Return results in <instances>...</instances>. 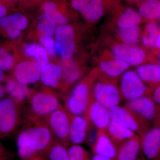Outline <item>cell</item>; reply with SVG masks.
<instances>
[{
    "mask_svg": "<svg viewBox=\"0 0 160 160\" xmlns=\"http://www.w3.org/2000/svg\"><path fill=\"white\" fill-rule=\"evenodd\" d=\"M55 140L45 119L27 117L17 138L18 154L22 160L44 155Z\"/></svg>",
    "mask_w": 160,
    "mask_h": 160,
    "instance_id": "obj_1",
    "label": "cell"
},
{
    "mask_svg": "<svg viewBox=\"0 0 160 160\" xmlns=\"http://www.w3.org/2000/svg\"><path fill=\"white\" fill-rule=\"evenodd\" d=\"M21 107L9 97L0 100V138L10 136L18 129L22 121Z\"/></svg>",
    "mask_w": 160,
    "mask_h": 160,
    "instance_id": "obj_2",
    "label": "cell"
},
{
    "mask_svg": "<svg viewBox=\"0 0 160 160\" xmlns=\"http://www.w3.org/2000/svg\"><path fill=\"white\" fill-rule=\"evenodd\" d=\"M27 116L45 119L52 112L62 106L59 99L52 92L45 90L31 93Z\"/></svg>",
    "mask_w": 160,
    "mask_h": 160,
    "instance_id": "obj_3",
    "label": "cell"
},
{
    "mask_svg": "<svg viewBox=\"0 0 160 160\" xmlns=\"http://www.w3.org/2000/svg\"><path fill=\"white\" fill-rule=\"evenodd\" d=\"M90 80L79 83L69 94L64 98L65 107L73 115H84L92 96Z\"/></svg>",
    "mask_w": 160,
    "mask_h": 160,
    "instance_id": "obj_4",
    "label": "cell"
},
{
    "mask_svg": "<svg viewBox=\"0 0 160 160\" xmlns=\"http://www.w3.org/2000/svg\"><path fill=\"white\" fill-rule=\"evenodd\" d=\"M70 118L71 114L62 105L45 119L55 140L67 147L69 146Z\"/></svg>",
    "mask_w": 160,
    "mask_h": 160,
    "instance_id": "obj_5",
    "label": "cell"
},
{
    "mask_svg": "<svg viewBox=\"0 0 160 160\" xmlns=\"http://www.w3.org/2000/svg\"><path fill=\"white\" fill-rule=\"evenodd\" d=\"M109 118L142 137L150 128L151 125L138 117L133 112L125 106H118L108 109Z\"/></svg>",
    "mask_w": 160,
    "mask_h": 160,
    "instance_id": "obj_6",
    "label": "cell"
},
{
    "mask_svg": "<svg viewBox=\"0 0 160 160\" xmlns=\"http://www.w3.org/2000/svg\"><path fill=\"white\" fill-rule=\"evenodd\" d=\"M121 95L127 102L133 101L144 96H150L148 88L133 71H126L121 79Z\"/></svg>",
    "mask_w": 160,
    "mask_h": 160,
    "instance_id": "obj_7",
    "label": "cell"
},
{
    "mask_svg": "<svg viewBox=\"0 0 160 160\" xmlns=\"http://www.w3.org/2000/svg\"><path fill=\"white\" fill-rule=\"evenodd\" d=\"M92 96L100 104L107 109L118 106L121 102V92L112 83L98 82L95 85Z\"/></svg>",
    "mask_w": 160,
    "mask_h": 160,
    "instance_id": "obj_8",
    "label": "cell"
},
{
    "mask_svg": "<svg viewBox=\"0 0 160 160\" xmlns=\"http://www.w3.org/2000/svg\"><path fill=\"white\" fill-rule=\"evenodd\" d=\"M89 126H92L97 129L107 131L110 122L108 109L92 96L84 115Z\"/></svg>",
    "mask_w": 160,
    "mask_h": 160,
    "instance_id": "obj_9",
    "label": "cell"
},
{
    "mask_svg": "<svg viewBox=\"0 0 160 160\" xmlns=\"http://www.w3.org/2000/svg\"><path fill=\"white\" fill-rule=\"evenodd\" d=\"M146 123L153 124L157 112L158 105L150 96H144L127 102L125 106Z\"/></svg>",
    "mask_w": 160,
    "mask_h": 160,
    "instance_id": "obj_10",
    "label": "cell"
},
{
    "mask_svg": "<svg viewBox=\"0 0 160 160\" xmlns=\"http://www.w3.org/2000/svg\"><path fill=\"white\" fill-rule=\"evenodd\" d=\"M56 49L63 58H70L75 50L73 29L67 25L57 27L55 30Z\"/></svg>",
    "mask_w": 160,
    "mask_h": 160,
    "instance_id": "obj_11",
    "label": "cell"
},
{
    "mask_svg": "<svg viewBox=\"0 0 160 160\" xmlns=\"http://www.w3.org/2000/svg\"><path fill=\"white\" fill-rule=\"evenodd\" d=\"M141 137L143 156L146 160H160V128L151 127Z\"/></svg>",
    "mask_w": 160,
    "mask_h": 160,
    "instance_id": "obj_12",
    "label": "cell"
},
{
    "mask_svg": "<svg viewBox=\"0 0 160 160\" xmlns=\"http://www.w3.org/2000/svg\"><path fill=\"white\" fill-rule=\"evenodd\" d=\"M41 67L36 62L24 61L18 64L13 71L14 78L23 85L37 82L40 79Z\"/></svg>",
    "mask_w": 160,
    "mask_h": 160,
    "instance_id": "obj_13",
    "label": "cell"
},
{
    "mask_svg": "<svg viewBox=\"0 0 160 160\" xmlns=\"http://www.w3.org/2000/svg\"><path fill=\"white\" fill-rule=\"evenodd\" d=\"M91 148L94 155L115 160L117 147L109 138L107 131L97 129L96 138Z\"/></svg>",
    "mask_w": 160,
    "mask_h": 160,
    "instance_id": "obj_14",
    "label": "cell"
},
{
    "mask_svg": "<svg viewBox=\"0 0 160 160\" xmlns=\"http://www.w3.org/2000/svg\"><path fill=\"white\" fill-rule=\"evenodd\" d=\"M28 25V20L21 13L6 16L0 19V28L5 31L7 36L12 39L19 37L22 30Z\"/></svg>",
    "mask_w": 160,
    "mask_h": 160,
    "instance_id": "obj_15",
    "label": "cell"
},
{
    "mask_svg": "<svg viewBox=\"0 0 160 160\" xmlns=\"http://www.w3.org/2000/svg\"><path fill=\"white\" fill-rule=\"evenodd\" d=\"M89 123L86 118L71 114L69 132V145H79L86 142L88 137Z\"/></svg>",
    "mask_w": 160,
    "mask_h": 160,
    "instance_id": "obj_16",
    "label": "cell"
},
{
    "mask_svg": "<svg viewBox=\"0 0 160 160\" xmlns=\"http://www.w3.org/2000/svg\"><path fill=\"white\" fill-rule=\"evenodd\" d=\"M112 52L117 59L132 66L141 64L146 58V53L142 49L131 45L115 46L112 49Z\"/></svg>",
    "mask_w": 160,
    "mask_h": 160,
    "instance_id": "obj_17",
    "label": "cell"
},
{
    "mask_svg": "<svg viewBox=\"0 0 160 160\" xmlns=\"http://www.w3.org/2000/svg\"><path fill=\"white\" fill-rule=\"evenodd\" d=\"M142 154L141 137L136 135L118 146L115 160H141Z\"/></svg>",
    "mask_w": 160,
    "mask_h": 160,
    "instance_id": "obj_18",
    "label": "cell"
},
{
    "mask_svg": "<svg viewBox=\"0 0 160 160\" xmlns=\"http://www.w3.org/2000/svg\"><path fill=\"white\" fill-rule=\"evenodd\" d=\"M6 93L9 98L22 106L26 101H29L32 92L26 86L21 84L12 77H7L4 86Z\"/></svg>",
    "mask_w": 160,
    "mask_h": 160,
    "instance_id": "obj_19",
    "label": "cell"
},
{
    "mask_svg": "<svg viewBox=\"0 0 160 160\" xmlns=\"http://www.w3.org/2000/svg\"><path fill=\"white\" fill-rule=\"evenodd\" d=\"M62 78V69L58 65L48 63L41 68L40 79L47 87H57Z\"/></svg>",
    "mask_w": 160,
    "mask_h": 160,
    "instance_id": "obj_20",
    "label": "cell"
},
{
    "mask_svg": "<svg viewBox=\"0 0 160 160\" xmlns=\"http://www.w3.org/2000/svg\"><path fill=\"white\" fill-rule=\"evenodd\" d=\"M107 132L117 148L126 140L138 135L130 129L111 120L107 127Z\"/></svg>",
    "mask_w": 160,
    "mask_h": 160,
    "instance_id": "obj_21",
    "label": "cell"
},
{
    "mask_svg": "<svg viewBox=\"0 0 160 160\" xmlns=\"http://www.w3.org/2000/svg\"><path fill=\"white\" fill-rule=\"evenodd\" d=\"M138 75L142 81L150 84L160 83V66L154 64L144 65L137 69Z\"/></svg>",
    "mask_w": 160,
    "mask_h": 160,
    "instance_id": "obj_22",
    "label": "cell"
},
{
    "mask_svg": "<svg viewBox=\"0 0 160 160\" xmlns=\"http://www.w3.org/2000/svg\"><path fill=\"white\" fill-rule=\"evenodd\" d=\"M129 65L118 59L108 62H103L100 64L102 71L112 77H117L129 68Z\"/></svg>",
    "mask_w": 160,
    "mask_h": 160,
    "instance_id": "obj_23",
    "label": "cell"
},
{
    "mask_svg": "<svg viewBox=\"0 0 160 160\" xmlns=\"http://www.w3.org/2000/svg\"><path fill=\"white\" fill-rule=\"evenodd\" d=\"M69 59L64 58L62 64L63 78L66 84V88L76 82L82 74L77 66Z\"/></svg>",
    "mask_w": 160,
    "mask_h": 160,
    "instance_id": "obj_24",
    "label": "cell"
},
{
    "mask_svg": "<svg viewBox=\"0 0 160 160\" xmlns=\"http://www.w3.org/2000/svg\"><path fill=\"white\" fill-rule=\"evenodd\" d=\"M68 147L59 142L55 140L44 155L45 160H69Z\"/></svg>",
    "mask_w": 160,
    "mask_h": 160,
    "instance_id": "obj_25",
    "label": "cell"
},
{
    "mask_svg": "<svg viewBox=\"0 0 160 160\" xmlns=\"http://www.w3.org/2000/svg\"><path fill=\"white\" fill-rule=\"evenodd\" d=\"M25 52L28 56L34 58L36 63L41 68L49 63L47 52L40 45L35 43L28 44L25 47Z\"/></svg>",
    "mask_w": 160,
    "mask_h": 160,
    "instance_id": "obj_26",
    "label": "cell"
},
{
    "mask_svg": "<svg viewBox=\"0 0 160 160\" xmlns=\"http://www.w3.org/2000/svg\"><path fill=\"white\" fill-rule=\"evenodd\" d=\"M140 15L147 19L160 18V1L158 0H146L138 9Z\"/></svg>",
    "mask_w": 160,
    "mask_h": 160,
    "instance_id": "obj_27",
    "label": "cell"
},
{
    "mask_svg": "<svg viewBox=\"0 0 160 160\" xmlns=\"http://www.w3.org/2000/svg\"><path fill=\"white\" fill-rule=\"evenodd\" d=\"M82 13L88 21H98L104 13L102 0H91Z\"/></svg>",
    "mask_w": 160,
    "mask_h": 160,
    "instance_id": "obj_28",
    "label": "cell"
},
{
    "mask_svg": "<svg viewBox=\"0 0 160 160\" xmlns=\"http://www.w3.org/2000/svg\"><path fill=\"white\" fill-rule=\"evenodd\" d=\"M37 28L40 37H52L56 29L54 21L46 13L41 14L39 17Z\"/></svg>",
    "mask_w": 160,
    "mask_h": 160,
    "instance_id": "obj_29",
    "label": "cell"
},
{
    "mask_svg": "<svg viewBox=\"0 0 160 160\" xmlns=\"http://www.w3.org/2000/svg\"><path fill=\"white\" fill-rule=\"evenodd\" d=\"M141 21V15L133 9H128L120 17L118 25L120 29L137 26Z\"/></svg>",
    "mask_w": 160,
    "mask_h": 160,
    "instance_id": "obj_30",
    "label": "cell"
},
{
    "mask_svg": "<svg viewBox=\"0 0 160 160\" xmlns=\"http://www.w3.org/2000/svg\"><path fill=\"white\" fill-rule=\"evenodd\" d=\"M45 13L54 21L55 24L62 26L67 22L66 18L60 12L56 4L52 1H47L43 5Z\"/></svg>",
    "mask_w": 160,
    "mask_h": 160,
    "instance_id": "obj_31",
    "label": "cell"
},
{
    "mask_svg": "<svg viewBox=\"0 0 160 160\" xmlns=\"http://www.w3.org/2000/svg\"><path fill=\"white\" fill-rule=\"evenodd\" d=\"M118 34L125 44L132 45L138 42L139 29L137 26L130 28H122L118 30Z\"/></svg>",
    "mask_w": 160,
    "mask_h": 160,
    "instance_id": "obj_32",
    "label": "cell"
},
{
    "mask_svg": "<svg viewBox=\"0 0 160 160\" xmlns=\"http://www.w3.org/2000/svg\"><path fill=\"white\" fill-rule=\"evenodd\" d=\"M159 34L158 28L156 24L154 23L147 24L146 32L142 38L143 44L149 48L155 46Z\"/></svg>",
    "mask_w": 160,
    "mask_h": 160,
    "instance_id": "obj_33",
    "label": "cell"
},
{
    "mask_svg": "<svg viewBox=\"0 0 160 160\" xmlns=\"http://www.w3.org/2000/svg\"><path fill=\"white\" fill-rule=\"evenodd\" d=\"M68 153L69 160H92L89 152L79 145L68 146Z\"/></svg>",
    "mask_w": 160,
    "mask_h": 160,
    "instance_id": "obj_34",
    "label": "cell"
},
{
    "mask_svg": "<svg viewBox=\"0 0 160 160\" xmlns=\"http://www.w3.org/2000/svg\"><path fill=\"white\" fill-rule=\"evenodd\" d=\"M14 65L13 57L6 49L0 48V69L9 71L13 69Z\"/></svg>",
    "mask_w": 160,
    "mask_h": 160,
    "instance_id": "obj_35",
    "label": "cell"
},
{
    "mask_svg": "<svg viewBox=\"0 0 160 160\" xmlns=\"http://www.w3.org/2000/svg\"><path fill=\"white\" fill-rule=\"evenodd\" d=\"M40 41L45 46L48 53L51 56H53L56 54L55 43L52 37H40Z\"/></svg>",
    "mask_w": 160,
    "mask_h": 160,
    "instance_id": "obj_36",
    "label": "cell"
},
{
    "mask_svg": "<svg viewBox=\"0 0 160 160\" xmlns=\"http://www.w3.org/2000/svg\"><path fill=\"white\" fill-rule=\"evenodd\" d=\"M90 0H72V7L82 13Z\"/></svg>",
    "mask_w": 160,
    "mask_h": 160,
    "instance_id": "obj_37",
    "label": "cell"
},
{
    "mask_svg": "<svg viewBox=\"0 0 160 160\" xmlns=\"http://www.w3.org/2000/svg\"><path fill=\"white\" fill-rule=\"evenodd\" d=\"M151 97L156 105H160V86L156 87L152 92Z\"/></svg>",
    "mask_w": 160,
    "mask_h": 160,
    "instance_id": "obj_38",
    "label": "cell"
},
{
    "mask_svg": "<svg viewBox=\"0 0 160 160\" xmlns=\"http://www.w3.org/2000/svg\"><path fill=\"white\" fill-rule=\"evenodd\" d=\"M153 126H157L160 128V105H158L156 116L153 123Z\"/></svg>",
    "mask_w": 160,
    "mask_h": 160,
    "instance_id": "obj_39",
    "label": "cell"
},
{
    "mask_svg": "<svg viewBox=\"0 0 160 160\" xmlns=\"http://www.w3.org/2000/svg\"><path fill=\"white\" fill-rule=\"evenodd\" d=\"M7 13V8L2 3L0 2V19L6 16Z\"/></svg>",
    "mask_w": 160,
    "mask_h": 160,
    "instance_id": "obj_40",
    "label": "cell"
},
{
    "mask_svg": "<svg viewBox=\"0 0 160 160\" xmlns=\"http://www.w3.org/2000/svg\"><path fill=\"white\" fill-rule=\"evenodd\" d=\"M6 153L2 146L0 143V160H6Z\"/></svg>",
    "mask_w": 160,
    "mask_h": 160,
    "instance_id": "obj_41",
    "label": "cell"
},
{
    "mask_svg": "<svg viewBox=\"0 0 160 160\" xmlns=\"http://www.w3.org/2000/svg\"><path fill=\"white\" fill-rule=\"evenodd\" d=\"M92 160H115L109 158L104 157L100 156L97 155H94L93 156L92 158Z\"/></svg>",
    "mask_w": 160,
    "mask_h": 160,
    "instance_id": "obj_42",
    "label": "cell"
},
{
    "mask_svg": "<svg viewBox=\"0 0 160 160\" xmlns=\"http://www.w3.org/2000/svg\"><path fill=\"white\" fill-rule=\"evenodd\" d=\"M7 77L6 76L4 71L0 69V82H6L7 79Z\"/></svg>",
    "mask_w": 160,
    "mask_h": 160,
    "instance_id": "obj_43",
    "label": "cell"
},
{
    "mask_svg": "<svg viewBox=\"0 0 160 160\" xmlns=\"http://www.w3.org/2000/svg\"><path fill=\"white\" fill-rule=\"evenodd\" d=\"M6 93L4 87H3L0 84V100L4 98V96H5Z\"/></svg>",
    "mask_w": 160,
    "mask_h": 160,
    "instance_id": "obj_44",
    "label": "cell"
},
{
    "mask_svg": "<svg viewBox=\"0 0 160 160\" xmlns=\"http://www.w3.org/2000/svg\"><path fill=\"white\" fill-rule=\"evenodd\" d=\"M27 160H45L44 158V156H39L36 157L32 158Z\"/></svg>",
    "mask_w": 160,
    "mask_h": 160,
    "instance_id": "obj_45",
    "label": "cell"
},
{
    "mask_svg": "<svg viewBox=\"0 0 160 160\" xmlns=\"http://www.w3.org/2000/svg\"><path fill=\"white\" fill-rule=\"evenodd\" d=\"M156 46L159 49H160V33L158 35L157 40L156 43Z\"/></svg>",
    "mask_w": 160,
    "mask_h": 160,
    "instance_id": "obj_46",
    "label": "cell"
},
{
    "mask_svg": "<svg viewBox=\"0 0 160 160\" xmlns=\"http://www.w3.org/2000/svg\"><path fill=\"white\" fill-rule=\"evenodd\" d=\"M132 2H138V1H146V0H129Z\"/></svg>",
    "mask_w": 160,
    "mask_h": 160,
    "instance_id": "obj_47",
    "label": "cell"
},
{
    "mask_svg": "<svg viewBox=\"0 0 160 160\" xmlns=\"http://www.w3.org/2000/svg\"><path fill=\"white\" fill-rule=\"evenodd\" d=\"M141 160H146V159L145 158H143Z\"/></svg>",
    "mask_w": 160,
    "mask_h": 160,
    "instance_id": "obj_48",
    "label": "cell"
},
{
    "mask_svg": "<svg viewBox=\"0 0 160 160\" xmlns=\"http://www.w3.org/2000/svg\"><path fill=\"white\" fill-rule=\"evenodd\" d=\"M10 1H18V0H10Z\"/></svg>",
    "mask_w": 160,
    "mask_h": 160,
    "instance_id": "obj_49",
    "label": "cell"
},
{
    "mask_svg": "<svg viewBox=\"0 0 160 160\" xmlns=\"http://www.w3.org/2000/svg\"><path fill=\"white\" fill-rule=\"evenodd\" d=\"M159 58H160V57H159Z\"/></svg>",
    "mask_w": 160,
    "mask_h": 160,
    "instance_id": "obj_50",
    "label": "cell"
}]
</instances>
